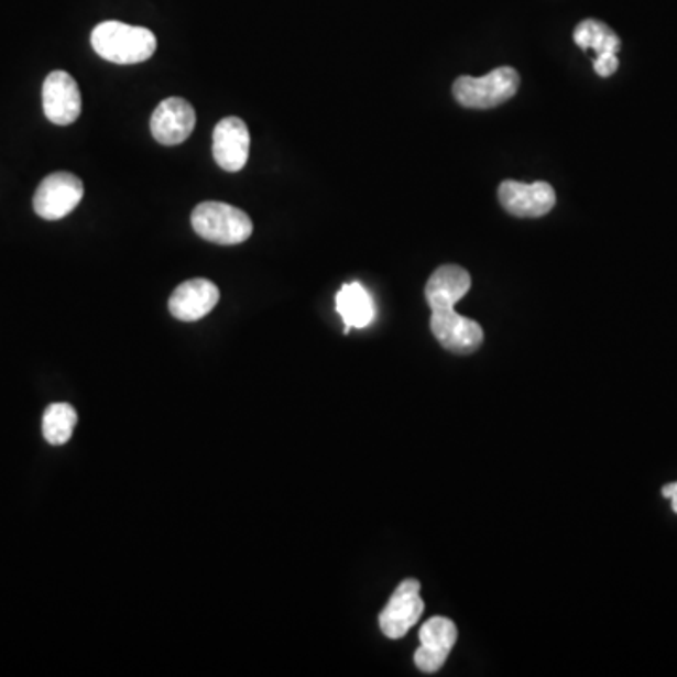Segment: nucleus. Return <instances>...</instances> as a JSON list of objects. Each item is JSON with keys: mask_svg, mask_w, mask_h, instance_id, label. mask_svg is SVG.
Returning <instances> with one entry per match:
<instances>
[{"mask_svg": "<svg viewBox=\"0 0 677 677\" xmlns=\"http://www.w3.org/2000/svg\"><path fill=\"white\" fill-rule=\"evenodd\" d=\"M92 50L116 65H138L156 52L155 34L143 26L103 21L90 34Z\"/></svg>", "mask_w": 677, "mask_h": 677, "instance_id": "nucleus-1", "label": "nucleus"}, {"mask_svg": "<svg viewBox=\"0 0 677 677\" xmlns=\"http://www.w3.org/2000/svg\"><path fill=\"white\" fill-rule=\"evenodd\" d=\"M194 232L217 245H239L252 236V220L245 211L225 201H204L190 217Z\"/></svg>", "mask_w": 677, "mask_h": 677, "instance_id": "nucleus-2", "label": "nucleus"}, {"mask_svg": "<svg viewBox=\"0 0 677 677\" xmlns=\"http://www.w3.org/2000/svg\"><path fill=\"white\" fill-rule=\"evenodd\" d=\"M520 89V74L510 66H501L482 78L461 76L454 84V98L463 108L490 110L509 102Z\"/></svg>", "mask_w": 677, "mask_h": 677, "instance_id": "nucleus-3", "label": "nucleus"}, {"mask_svg": "<svg viewBox=\"0 0 677 677\" xmlns=\"http://www.w3.org/2000/svg\"><path fill=\"white\" fill-rule=\"evenodd\" d=\"M84 181L70 172L47 175L34 194V211L45 220L65 219L84 198Z\"/></svg>", "mask_w": 677, "mask_h": 677, "instance_id": "nucleus-4", "label": "nucleus"}, {"mask_svg": "<svg viewBox=\"0 0 677 677\" xmlns=\"http://www.w3.org/2000/svg\"><path fill=\"white\" fill-rule=\"evenodd\" d=\"M424 608V600L419 597V581L413 578L401 581L379 618L382 634L390 640L403 638L418 623Z\"/></svg>", "mask_w": 677, "mask_h": 677, "instance_id": "nucleus-5", "label": "nucleus"}, {"mask_svg": "<svg viewBox=\"0 0 677 677\" xmlns=\"http://www.w3.org/2000/svg\"><path fill=\"white\" fill-rule=\"evenodd\" d=\"M499 201L501 206L514 217L520 219H538L554 209L555 190L546 181L536 183H520L506 179L499 187Z\"/></svg>", "mask_w": 677, "mask_h": 677, "instance_id": "nucleus-6", "label": "nucleus"}, {"mask_svg": "<svg viewBox=\"0 0 677 677\" xmlns=\"http://www.w3.org/2000/svg\"><path fill=\"white\" fill-rule=\"evenodd\" d=\"M432 331L440 347L456 354H472L484 342V329L467 316L450 309L432 310Z\"/></svg>", "mask_w": 677, "mask_h": 677, "instance_id": "nucleus-7", "label": "nucleus"}, {"mask_svg": "<svg viewBox=\"0 0 677 677\" xmlns=\"http://www.w3.org/2000/svg\"><path fill=\"white\" fill-rule=\"evenodd\" d=\"M44 113L53 124L66 127L78 121L81 113V92L78 81L68 72L55 70L45 78L42 87Z\"/></svg>", "mask_w": 677, "mask_h": 677, "instance_id": "nucleus-8", "label": "nucleus"}, {"mask_svg": "<svg viewBox=\"0 0 677 677\" xmlns=\"http://www.w3.org/2000/svg\"><path fill=\"white\" fill-rule=\"evenodd\" d=\"M196 127V111L185 98L172 97L162 100L151 117V132L162 145H179L187 142Z\"/></svg>", "mask_w": 677, "mask_h": 677, "instance_id": "nucleus-9", "label": "nucleus"}, {"mask_svg": "<svg viewBox=\"0 0 677 677\" xmlns=\"http://www.w3.org/2000/svg\"><path fill=\"white\" fill-rule=\"evenodd\" d=\"M251 153V132L239 117H226L214 132V159L225 172L245 168Z\"/></svg>", "mask_w": 677, "mask_h": 677, "instance_id": "nucleus-10", "label": "nucleus"}, {"mask_svg": "<svg viewBox=\"0 0 677 677\" xmlns=\"http://www.w3.org/2000/svg\"><path fill=\"white\" fill-rule=\"evenodd\" d=\"M219 297L217 284L207 279H190L179 284L170 296V313L181 323H196L215 309Z\"/></svg>", "mask_w": 677, "mask_h": 677, "instance_id": "nucleus-11", "label": "nucleus"}, {"mask_svg": "<svg viewBox=\"0 0 677 677\" xmlns=\"http://www.w3.org/2000/svg\"><path fill=\"white\" fill-rule=\"evenodd\" d=\"M471 291V275L461 265H440L426 284V299L432 310L456 307L459 299Z\"/></svg>", "mask_w": 677, "mask_h": 677, "instance_id": "nucleus-12", "label": "nucleus"}, {"mask_svg": "<svg viewBox=\"0 0 677 677\" xmlns=\"http://www.w3.org/2000/svg\"><path fill=\"white\" fill-rule=\"evenodd\" d=\"M336 304L337 313L347 324V334L352 328H368L369 324L373 323V297L369 296V292L360 283L345 284L337 294Z\"/></svg>", "mask_w": 677, "mask_h": 677, "instance_id": "nucleus-13", "label": "nucleus"}, {"mask_svg": "<svg viewBox=\"0 0 677 677\" xmlns=\"http://www.w3.org/2000/svg\"><path fill=\"white\" fill-rule=\"evenodd\" d=\"M78 424V413L68 403H53L45 408L42 418L44 439L53 446L66 445L72 439L74 427Z\"/></svg>", "mask_w": 677, "mask_h": 677, "instance_id": "nucleus-14", "label": "nucleus"}, {"mask_svg": "<svg viewBox=\"0 0 677 677\" xmlns=\"http://www.w3.org/2000/svg\"><path fill=\"white\" fill-rule=\"evenodd\" d=\"M575 42L581 50H593L600 53H618L621 50V40L610 26L597 20L581 21L575 29Z\"/></svg>", "mask_w": 677, "mask_h": 677, "instance_id": "nucleus-15", "label": "nucleus"}, {"mask_svg": "<svg viewBox=\"0 0 677 677\" xmlns=\"http://www.w3.org/2000/svg\"><path fill=\"white\" fill-rule=\"evenodd\" d=\"M458 640V629L454 621L446 618H433L419 629V644L437 647L440 652L450 653Z\"/></svg>", "mask_w": 677, "mask_h": 677, "instance_id": "nucleus-16", "label": "nucleus"}, {"mask_svg": "<svg viewBox=\"0 0 677 677\" xmlns=\"http://www.w3.org/2000/svg\"><path fill=\"white\" fill-rule=\"evenodd\" d=\"M446 658H448V653L440 652L437 647H429V645H419L418 652L414 655V663L418 666V670L435 674L445 666Z\"/></svg>", "mask_w": 677, "mask_h": 677, "instance_id": "nucleus-17", "label": "nucleus"}, {"mask_svg": "<svg viewBox=\"0 0 677 677\" xmlns=\"http://www.w3.org/2000/svg\"><path fill=\"white\" fill-rule=\"evenodd\" d=\"M620 68V58L618 53H600L594 61V72L600 78H610Z\"/></svg>", "mask_w": 677, "mask_h": 677, "instance_id": "nucleus-18", "label": "nucleus"}, {"mask_svg": "<svg viewBox=\"0 0 677 677\" xmlns=\"http://www.w3.org/2000/svg\"><path fill=\"white\" fill-rule=\"evenodd\" d=\"M663 495L671 499V509H674V512L677 514V482H674V484H666L665 488H663Z\"/></svg>", "mask_w": 677, "mask_h": 677, "instance_id": "nucleus-19", "label": "nucleus"}]
</instances>
